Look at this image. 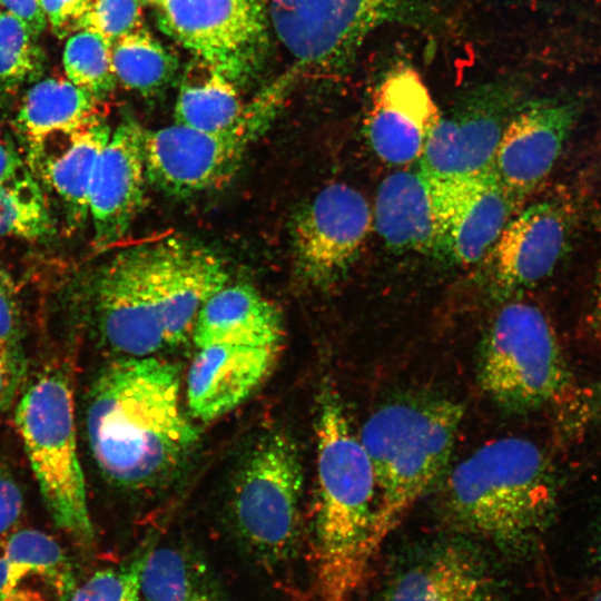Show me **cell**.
I'll use <instances>...</instances> for the list:
<instances>
[{
    "mask_svg": "<svg viewBox=\"0 0 601 601\" xmlns=\"http://www.w3.org/2000/svg\"><path fill=\"white\" fill-rule=\"evenodd\" d=\"M86 430L101 473L126 489L168 480L198 441L180 403L176 365L156 356L119 358L91 386Z\"/></svg>",
    "mask_w": 601,
    "mask_h": 601,
    "instance_id": "obj_1",
    "label": "cell"
},
{
    "mask_svg": "<svg viewBox=\"0 0 601 601\" xmlns=\"http://www.w3.org/2000/svg\"><path fill=\"white\" fill-rule=\"evenodd\" d=\"M316 582L321 601H349L374 556L375 479L338 394L325 386L316 415Z\"/></svg>",
    "mask_w": 601,
    "mask_h": 601,
    "instance_id": "obj_2",
    "label": "cell"
},
{
    "mask_svg": "<svg viewBox=\"0 0 601 601\" xmlns=\"http://www.w3.org/2000/svg\"><path fill=\"white\" fill-rule=\"evenodd\" d=\"M552 467L532 441L508 436L479 447L446 476L440 509L456 529L505 550L523 548L555 508Z\"/></svg>",
    "mask_w": 601,
    "mask_h": 601,
    "instance_id": "obj_3",
    "label": "cell"
},
{
    "mask_svg": "<svg viewBox=\"0 0 601 601\" xmlns=\"http://www.w3.org/2000/svg\"><path fill=\"white\" fill-rule=\"evenodd\" d=\"M464 410L422 396L384 404L364 423L359 440L375 479L373 555L406 513L445 473Z\"/></svg>",
    "mask_w": 601,
    "mask_h": 601,
    "instance_id": "obj_4",
    "label": "cell"
},
{
    "mask_svg": "<svg viewBox=\"0 0 601 601\" xmlns=\"http://www.w3.org/2000/svg\"><path fill=\"white\" fill-rule=\"evenodd\" d=\"M16 424L48 513L59 529L89 546L95 532L78 457L68 377L52 370L33 381L20 398Z\"/></svg>",
    "mask_w": 601,
    "mask_h": 601,
    "instance_id": "obj_5",
    "label": "cell"
},
{
    "mask_svg": "<svg viewBox=\"0 0 601 601\" xmlns=\"http://www.w3.org/2000/svg\"><path fill=\"white\" fill-rule=\"evenodd\" d=\"M477 378L494 403L513 413L540 408L564 394L570 373L540 307L515 297L499 308L481 343Z\"/></svg>",
    "mask_w": 601,
    "mask_h": 601,
    "instance_id": "obj_6",
    "label": "cell"
},
{
    "mask_svg": "<svg viewBox=\"0 0 601 601\" xmlns=\"http://www.w3.org/2000/svg\"><path fill=\"white\" fill-rule=\"evenodd\" d=\"M303 469L294 441L283 431L262 435L234 481L231 520L240 540L260 560H286L299 534Z\"/></svg>",
    "mask_w": 601,
    "mask_h": 601,
    "instance_id": "obj_7",
    "label": "cell"
},
{
    "mask_svg": "<svg viewBox=\"0 0 601 601\" xmlns=\"http://www.w3.org/2000/svg\"><path fill=\"white\" fill-rule=\"evenodd\" d=\"M276 102V95L264 96L247 106L237 124L219 131H200L178 124L144 130L147 180L177 197L224 185L269 125Z\"/></svg>",
    "mask_w": 601,
    "mask_h": 601,
    "instance_id": "obj_8",
    "label": "cell"
},
{
    "mask_svg": "<svg viewBox=\"0 0 601 601\" xmlns=\"http://www.w3.org/2000/svg\"><path fill=\"white\" fill-rule=\"evenodd\" d=\"M522 92L515 80H499L466 92L441 112L420 168L442 183L490 170L506 125L524 102Z\"/></svg>",
    "mask_w": 601,
    "mask_h": 601,
    "instance_id": "obj_9",
    "label": "cell"
},
{
    "mask_svg": "<svg viewBox=\"0 0 601 601\" xmlns=\"http://www.w3.org/2000/svg\"><path fill=\"white\" fill-rule=\"evenodd\" d=\"M402 0H270L277 37L309 69L339 68Z\"/></svg>",
    "mask_w": 601,
    "mask_h": 601,
    "instance_id": "obj_10",
    "label": "cell"
},
{
    "mask_svg": "<svg viewBox=\"0 0 601 601\" xmlns=\"http://www.w3.org/2000/svg\"><path fill=\"white\" fill-rule=\"evenodd\" d=\"M372 224L370 205L357 189L335 183L319 190L292 223L297 275L317 288L338 283L358 258Z\"/></svg>",
    "mask_w": 601,
    "mask_h": 601,
    "instance_id": "obj_11",
    "label": "cell"
},
{
    "mask_svg": "<svg viewBox=\"0 0 601 601\" xmlns=\"http://www.w3.org/2000/svg\"><path fill=\"white\" fill-rule=\"evenodd\" d=\"M160 28L229 79L244 75L264 39L257 0H159Z\"/></svg>",
    "mask_w": 601,
    "mask_h": 601,
    "instance_id": "obj_12",
    "label": "cell"
},
{
    "mask_svg": "<svg viewBox=\"0 0 601 601\" xmlns=\"http://www.w3.org/2000/svg\"><path fill=\"white\" fill-rule=\"evenodd\" d=\"M100 332L109 346L129 357L152 356L167 347L150 278V245L118 253L95 284Z\"/></svg>",
    "mask_w": 601,
    "mask_h": 601,
    "instance_id": "obj_13",
    "label": "cell"
},
{
    "mask_svg": "<svg viewBox=\"0 0 601 601\" xmlns=\"http://www.w3.org/2000/svg\"><path fill=\"white\" fill-rule=\"evenodd\" d=\"M571 224L570 206L562 199L549 197L522 207L485 256L493 296L515 298L548 278L566 248Z\"/></svg>",
    "mask_w": 601,
    "mask_h": 601,
    "instance_id": "obj_14",
    "label": "cell"
},
{
    "mask_svg": "<svg viewBox=\"0 0 601 601\" xmlns=\"http://www.w3.org/2000/svg\"><path fill=\"white\" fill-rule=\"evenodd\" d=\"M579 97L524 101L506 125L492 170L518 198L533 193L550 175L582 110Z\"/></svg>",
    "mask_w": 601,
    "mask_h": 601,
    "instance_id": "obj_15",
    "label": "cell"
},
{
    "mask_svg": "<svg viewBox=\"0 0 601 601\" xmlns=\"http://www.w3.org/2000/svg\"><path fill=\"white\" fill-rule=\"evenodd\" d=\"M499 574L464 540L431 545L387 581L378 601H502Z\"/></svg>",
    "mask_w": 601,
    "mask_h": 601,
    "instance_id": "obj_16",
    "label": "cell"
},
{
    "mask_svg": "<svg viewBox=\"0 0 601 601\" xmlns=\"http://www.w3.org/2000/svg\"><path fill=\"white\" fill-rule=\"evenodd\" d=\"M150 278L168 346L191 337L207 300L228 283L221 259L191 242L168 238L150 245Z\"/></svg>",
    "mask_w": 601,
    "mask_h": 601,
    "instance_id": "obj_17",
    "label": "cell"
},
{
    "mask_svg": "<svg viewBox=\"0 0 601 601\" xmlns=\"http://www.w3.org/2000/svg\"><path fill=\"white\" fill-rule=\"evenodd\" d=\"M142 141L141 126L124 120L111 130L98 158L89 191V218L99 249L120 240L142 207L147 180Z\"/></svg>",
    "mask_w": 601,
    "mask_h": 601,
    "instance_id": "obj_18",
    "label": "cell"
},
{
    "mask_svg": "<svg viewBox=\"0 0 601 601\" xmlns=\"http://www.w3.org/2000/svg\"><path fill=\"white\" fill-rule=\"evenodd\" d=\"M444 258L467 266L484 258L504 227L523 207L492 168L442 183Z\"/></svg>",
    "mask_w": 601,
    "mask_h": 601,
    "instance_id": "obj_19",
    "label": "cell"
},
{
    "mask_svg": "<svg viewBox=\"0 0 601 601\" xmlns=\"http://www.w3.org/2000/svg\"><path fill=\"white\" fill-rule=\"evenodd\" d=\"M441 111L418 72L398 67L376 87L366 120L368 141L385 162L420 160Z\"/></svg>",
    "mask_w": 601,
    "mask_h": 601,
    "instance_id": "obj_20",
    "label": "cell"
},
{
    "mask_svg": "<svg viewBox=\"0 0 601 601\" xmlns=\"http://www.w3.org/2000/svg\"><path fill=\"white\" fill-rule=\"evenodd\" d=\"M374 224L385 245L395 252L444 258L441 181L421 168L388 175L376 194Z\"/></svg>",
    "mask_w": 601,
    "mask_h": 601,
    "instance_id": "obj_21",
    "label": "cell"
},
{
    "mask_svg": "<svg viewBox=\"0 0 601 601\" xmlns=\"http://www.w3.org/2000/svg\"><path fill=\"white\" fill-rule=\"evenodd\" d=\"M279 346L213 344L198 348L187 375L190 414L213 421L244 402L272 371Z\"/></svg>",
    "mask_w": 601,
    "mask_h": 601,
    "instance_id": "obj_22",
    "label": "cell"
},
{
    "mask_svg": "<svg viewBox=\"0 0 601 601\" xmlns=\"http://www.w3.org/2000/svg\"><path fill=\"white\" fill-rule=\"evenodd\" d=\"M97 101L89 91L61 78H46L28 90L14 126L33 170L39 169L53 137H69L98 118Z\"/></svg>",
    "mask_w": 601,
    "mask_h": 601,
    "instance_id": "obj_23",
    "label": "cell"
},
{
    "mask_svg": "<svg viewBox=\"0 0 601 601\" xmlns=\"http://www.w3.org/2000/svg\"><path fill=\"white\" fill-rule=\"evenodd\" d=\"M283 323L277 308L256 288L226 285L204 305L191 338L197 348L213 344L279 346Z\"/></svg>",
    "mask_w": 601,
    "mask_h": 601,
    "instance_id": "obj_24",
    "label": "cell"
},
{
    "mask_svg": "<svg viewBox=\"0 0 601 601\" xmlns=\"http://www.w3.org/2000/svg\"><path fill=\"white\" fill-rule=\"evenodd\" d=\"M110 134V127L97 118L67 137L62 150L48 155L38 169L60 198L73 227L82 225L89 217L92 175Z\"/></svg>",
    "mask_w": 601,
    "mask_h": 601,
    "instance_id": "obj_25",
    "label": "cell"
},
{
    "mask_svg": "<svg viewBox=\"0 0 601 601\" xmlns=\"http://www.w3.org/2000/svg\"><path fill=\"white\" fill-rule=\"evenodd\" d=\"M247 106L226 75L197 57L179 86L175 124L200 131H219L237 124Z\"/></svg>",
    "mask_w": 601,
    "mask_h": 601,
    "instance_id": "obj_26",
    "label": "cell"
},
{
    "mask_svg": "<svg viewBox=\"0 0 601 601\" xmlns=\"http://www.w3.org/2000/svg\"><path fill=\"white\" fill-rule=\"evenodd\" d=\"M140 592L142 601H227L206 564L175 545L147 548Z\"/></svg>",
    "mask_w": 601,
    "mask_h": 601,
    "instance_id": "obj_27",
    "label": "cell"
},
{
    "mask_svg": "<svg viewBox=\"0 0 601 601\" xmlns=\"http://www.w3.org/2000/svg\"><path fill=\"white\" fill-rule=\"evenodd\" d=\"M111 65L124 87L144 96L164 89L178 68L176 57L141 28L111 43Z\"/></svg>",
    "mask_w": 601,
    "mask_h": 601,
    "instance_id": "obj_28",
    "label": "cell"
},
{
    "mask_svg": "<svg viewBox=\"0 0 601 601\" xmlns=\"http://www.w3.org/2000/svg\"><path fill=\"white\" fill-rule=\"evenodd\" d=\"M10 574L18 584L29 575L41 578L55 593L67 601L75 591L71 564L61 546L48 534L37 530H21L7 541L2 554Z\"/></svg>",
    "mask_w": 601,
    "mask_h": 601,
    "instance_id": "obj_29",
    "label": "cell"
},
{
    "mask_svg": "<svg viewBox=\"0 0 601 601\" xmlns=\"http://www.w3.org/2000/svg\"><path fill=\"white\" fill-rule=\"evenodd\" d=\"M53 231L43 193L26 170L0 186V238L42 239Z\"/></svg>",
    "mask_w": 601,
    "mask_h": 601,
    "instance_id": "obj_30",
    "label": "cell"
},
{
    "mask_svg": "<svg viewBox=\"0 0 601 601\" xmlns=\"http://www.w3.org/2000/svg\"><path fill=\"white\" fill-rule=\"evenodd\" d=\"M63 68L69 81L97 99L116 86L111 43L93 30L80 29L70 35L63 50Z\"/></svg>",
    "mask_w": 601,
    "mask_h": 601,
    "instance_id": "obj_31",
    "label": "cell"
},
{
    "mask_svg": "<svg viewBox=\"0 0 601 601\" xmlns=\"http://www.w3.org/2000/svg\"><path fill=\"white\" fill-rule=\"evenodd\" d=\"M36 37L16 16L0 14V92H9L37 76L41 70V52Z\"/></svg>",
    "mask_w": 601,
    "mask_h": 601,
    "instance_id": "obj_32",
    "label": "cell"
},
{
    "mask_svg": "<svg viewBox=\"0 0 601 601\" xmlns=\"http://www.w3.org/2000/svg\"><path fill=\"white\" fill-rule=\"evenodd\" d=\"M147 548L129 562L95 572L67 601H142L140 577Z\"/></svg>",
    "mask_w": 601,
    "mask_h": 601,
    "instance_id": "obj_33",
    "label": "cell"
},
{
    "mask_svg": "<svg viewBox=\"0 0 601 601\" xmlns=\"http://www.w3.org/2000/svg\"><path fill=\"white\" fill-rule=\"evenodd\" d=\"M141 0H90L80 29H90L110 43L141 28Z\"/></svg>",
    "mask_w": 601,
    "mask_h": 601,
    "instance_id": "obj_34",
    "label": "cell"
},
{
    "mask_svg": "<svg viewBox=\"0 0 601 601\" xmlns=\"http://www.w3.org/2000/svg\"><path fill=\"white\" fill-rule=\"evenodd\" d=\"M601 424V380L575 392L561 415V426L569 433Z\"/></svg>",
    "mask_w": 601,
    "mask_h": 601,
    "instance_id": "obj_35",
    "label": "cell"
},
{
    "mask_svg": "<svg viewBox=\"0 0 601 601\" xmlns=\"http://www.w3.org/2000/svg\"><path fill=\"white\" fill-rule=\"evenodd\" d=\"M89 2L90 0H41L47 21L58 37L80 30Z\"/></svg>",
    "mask_w": 601,
    "mask_h": 601,
    "instance_id": "obj_36",
    "label": "cell"
},
{
    "mask_svg": "<svg viewBox=\"0 0 601 601\" xmlns=\"http://www.w3.org/2000/svg\"><path fill=\"white\" fill-rule=\"evenodd\" d=\"M18 307L11 288L0 278V346L21 354Z\"/></svg>",
    "mask_w": 601,
    "mask_h": 601,
    "instance_id": "obj_37",
    "label": "cell"
},
{
    "mask_svg": "<svg viewBox=\"0 0 601 601\" xmlns=\"http://www.w3.org/2000/svg\"><path fill=\"white\" fill-rule=\"evenodd\" d=\"M22 355L0 346V410L12 402L21 376Z\"/></svg>",
    "mask_w": 601,
    "mask_h": 601,
    "instance_id": "obj_38",
    "label": "cell"
},
{
    "mask_svg": "<svg viewBox=\"0 0 601 601\" xmlns=\"http://www.w3.org/2000/svg\"><path fill=\"white\" fill-rule=\"evenodd\" d=\"M22 494L14 480L0 470V534L9 530L22 511Z\"/></svg>",
    "mask_w": 601,
    "mask_h": 601,
    "instance_id": "obj_39",
    "label": "cell"
},
{
    "mask_svg": "<svg viewBox=\"0 0 601 601\" xmlns=\"http://www.w3.org/2000/svg\"><path fill=\"white\" fill-rule=\"evenodd\" d=\"M0 3L7 12L22 20L35 37L48 24L41 0H0Z\"/></svg>",
    "mask_w": 601,
    "mask_h": 601,
    "instance_id": "obj_40",
    "label": "cell"
},
{
    "mask_svg": "<svg viewBox=\"0 0 601 601\" xmlns=\"http://www.w3.org/2000/svg\"><path fill=\"white\" fill-rule=\"evenodd\" d=\"M22 160L10 139L0 134V186L23 171Z\"/></svg>",
    "mask_w": 601,
    "mask_h": 601,
    "instance_id": "obj_41",
    "label": "cell"
},
{
    "mask_svg": "<svg viewBox=\"0 0 601 601\" xmlns=\"http://www.w3.org/2000/svg\"><path fill=\"white\" fill-rule=\"evenodd\" d=\"M10 575L8 561L3 555L0 556V601H8L10 595L17 590Z\"/></svg>",
    "mask_w": 601,
    "mask_h": 601,
    "instance_id": "obj_42",
    "label": "cell"
},
{
    "mask_svg": "<svg viewBox=\"0 0 601 601\" xmlns=\"http://www.w3.org/2000/svg\"><path fill=\"white\" fill-rule=\"evenodd\" d=\"M592 321L599 338L601 339V250L600 260L597 272V283L594 292V300L592 308Z\"/></svg>",
    "mask_w": 601,
    "mask_h": 601,
    "instance_id": "obj_43",
    "label": "cell"
},
{
    "mask_svg": "<svg viewBox=\"0 0 601 601\" xmlns=\"http://www.w3.org/2000/svg\"><path fill=\"white\" fill-rule=\"evenodd\" d=\"M590 601H601V590H599Z\"/></svg>",
    "mask_w": 601,
    "mask_h": 601,
    "instance_id": "obj_44",
    "label": "cell"
},
{
    "mask_svg": "<svg viewBox=\"0 0 601 601\" xmlns=\"http://www.w3.org/2000/svg\"><path fill=\"white\" fill-rule=\"evenodd\" d=\"M142 2L154 3L157 4L159 0H141Z\"/></svg>",
    "mask_w": 601,
    "mask_h": 601,
    "instance_id": "obj_45",
    "label": "cell"
},
{
    "mask_svg": "<svg viewBox=\"0 0 601 601\" xmlns=\"http://www.w3.org/2000/svg\"><path fill=\"white\" fill-rule=\"evenodd\" d=\"M599 565H600V571H601V542L599 546Z\"/></svg>",
    "mask_w": 601,
    "mask_h": 601,
    "instance_id": "obj_46",
    "label": "cell"
},
{
    "mask_svg": "<svg viewBox=\"0 0 601 601\" xmlns=\"http://www.w3.org/2000/svg\"><path fill=\"white\" fill-rule=\"evenodd\" d=\"M1 12H2V6H1V3H0V14H1Z\"/></svg>",
    "mask_w": 601,
    "mask_h": 601,
    "instance_id": "obj_47",
    "label": "cell"
}]
</instances>
